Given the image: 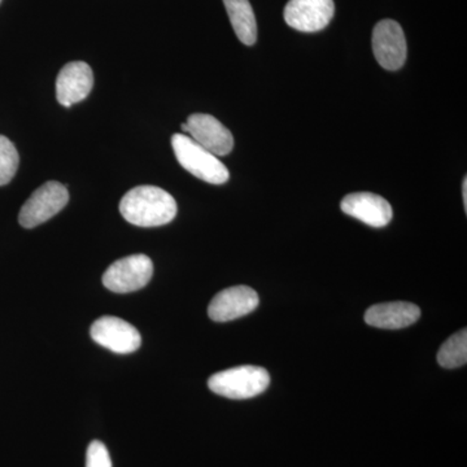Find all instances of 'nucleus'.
Segmentation results:
<instances>
[{
  "instance_id": "8",
  "label": "nucleus",
  "mask_w": 467,
  "mask_h": 467,
  "mask_svg": "<svg viewBox=\"0 0 467 467\" xmlns=\"http://www.w3.org/2000/svg\"><path fill=\"white\" fill-rule=\"evenodd\" d=\"M334 0H290L285 7V21L304 33L324 30L333 20Z\"/></svg>"
},
{
  "instance_id": "7",
  "label": "nucleus",
  "mask_w": 467,
  "mask_h": 467,
  "mask_svg": "<svg viewBox=\"0 0 467 467\" xmlns=\"http://www.w3.org/2000/svg\"><path fill=\"white\" fill-rule=\"evenodd\" d=\"M373 51L379 66L387 70H398L407 61V39L400 24L382 20L374 27Z\"/></svg>"
},
{
  "instance_id": "1",
  "label": "nucleus",
  "mask_w": 467,
  "mask_h": 467,
  "mask_svg": "<svg viewBox=\"0 0 467 467\" xmlns=\"http://www.w3.org/2000/svg\"><path fill=\"white\" fill-rule=\"evenodd\" d=\"M119 212L131 225L158 227L174 220L177 202L160 187L138 186L125 193L119 202Z\"/></svg>"
},
{
  "instance_id": "10",
  "label": "nucleus",
  "mask_w": 467,
  "mask_h": 467,
  "mask_svg": "<svg viewBox=\"0 0 467 467\" xmlns=\"http://www.w3.org/2000/svg\"><path fill=\"white\" fill-rule=\"evenodd\" d=\"M189 137L214 156H227L234 149L232 131L221 124L216 117L193 113L187 119Z\"/></svg>"
},
{
  "instance_id": "16",
  "label": "nucleus",
  "mask_w": 467,
  "mask_h": 467,
  "mask_svg": "<svg viewBox=\"0 0 467 467\" xmlns=\"http://www.w3.org/2000/svg\"><path fill=\"white\" fill-rule=\"evenodd\" d=\"M20 156L15 144L5 135H0V186H5L14 180L16 174Z\"/></svg>"
},
{
  "instance_id": "11",
  "label": "nucleus",
  "mask_w": 467,
  "mask_h": 467,
  "mask_svg": "<svg viewBox=\"0 0 467 467\" xmlns=\"http://www.w3.org/2000/svg\"><path fill=\"white\" fill-rule=\"evenodd\" d=\"M94 73L85 61H72L61 67L57 79V98L61 106L70 109L90 95Z\"/></svg>"
},
{
  "instance_id": "6",
  "label": "nucleus",
  "mask_w": 467,
  "mask_h": 467,
  "mask_svg": "<svg viewBox=\"0 0 467 467\" xmlns=\"http://www.w3.org/2000/svg\"><path fill=\"white\" fill-rule=\"evenodd\" d=\"M90 335L95 343L119 355L133 353L142 344L140 331L133 325L112 316L97 319L91 326Z\"/></svg>"
},
{
  "instance_id": "9",
  "label": "nucleus",
  "mask_w": 467,
  "mask_h": 467,
  "mask_svg": "<svg viewBox=\"0 0 467 467\" xmlns=\"http://www.w3.org/2000/svg\"><path fill=\"white\" fill-rule=\"evenodd\" d=\"M259 295L247 285H235L218 292L208 306L209 318L229 322L250 315L259 306Z\"/></svg>"
},
{
  "instance_id": "17",
  "label": "nucleus",
  "mask_w": 467,
  "mask_h": 467,
  "mask_svg": "<svg viewBox=\"0 0 467 467\" xmlns=\"http://www.w3.org/2000/svg\"><path fill=\"white\" fill-rule=\"evenodd\" d=\"M86 467H112L109 451L99 441L90 442L86 453Z\"/></svg>"
},
{
  "instance_id": "20",
  "label": "nucleus",
  "mask_w": 467,
  "mask_h": 467,
  "mask_svg": "<svg viewBox=\"0 0 467 467\" xmlns=\"http://www.w3.org/2000/svg\"><path fill=\"white\" fill-rule=\"evenodd\" d=\"M0 2H2V0H0Z\"/></svg>"
},
{
  "instance_id": "2",
  "label": "nucleus",
  "mask_w": 467,
  "mask_h": 467,
  "mask_svg": "<svg viewBox=\"0 0 467 467\" xmlns=\"http://www.w3.org/2000/svg\"><path fill=\"white\" fill-rule=\"evenodd\" d=\"M171 147L181 167L199 180L211 184H223L229 181V171L220 159L196 143L189 135L174 134L171 137Z\"/></svg>"
},
{
  "instance_id": "5",
  "label": "nucleus",
  "mask_w": 467,
  "mask_h": 467,
  "mask_svg": "<svg viewBox=\"0 0 467 467\" xmlns=\"http://www.w3.org/2000/svg\"><path fill=\"white\" fill-rule=\"evenodd\" d=\"M153 275V264L146 254H133L115 261L103 275V285L117 294L146 287Z\"/></svg>"
},
{
  "instance_id": "18",
  "label": "nucleus",
  "mask_w": 467,
  "mask_h": 467,
  "mask_svg": "<svg viewBox=\"0 0 467 467\" xmlns=\"http://www.w3.org/2000/svg\"><path fill=\"white\" fill-rule=\"evenodd\" d=\"M462 190H463V202H465V211H467V178H465V180H463Z\"/></svg>"
},
{
  "instance_id": "15",
  "label": "nucleus",
  "mask_w": 467,
  "mask_h": 467,
  "mask_svg": "<svg viewBox=\"0 0 467 467\" xmlns=\"http://www.w3.org/2000/svg\"><path fill=\"white\" fill-rule=\"evenodd\" d=\"M467 361V330L459 331L445 340L439 349L438 362L445 368H457L466 365Z\"/></svg>"
},
{
  "instance_id": "14",
  "label": "nucleus",
  "mask_w": 467,
  "mask_h": 467,
  "mask_svg": "<svg viewBox=\"0 0 467 467\" xmlns=\"http://www.w3.org/2000/svg\"><path fill=\"white\" fill-rule=\"evenodd\" d=\"M230 23L239 41L245 46L257 41V23L250 0H223Z\"/></svg>"
},
{
  "instance_id": "12",
  "label": "nucleus",
  "mask_w": 467,
  "mask_h": 467,
  "mask_svg": "<svg viewBox=\"0 0 467 467\" xmlns=\"http://www.w3.org/2000/svg\"><path fill=\"white\" fill-rule=\"evenodd\" d=\"M344 213L371 227H384L392 220V207L382 196L371 192L349 193L340 202Z\"/></svg>"
},
{
  "instance_id": "19",
  "label": "nucleus",
  "mask_w": 467,
  "mask_h": 467,
  "mask_svg": "<svg viewBox=\"0 0 467 467\" xmlns=\"http://www.w3.org/2000/svg\"><path fill=\"white\" fill-rule=\"evenodd\" d=\"M182 130H183V133H189V126H187L186 122H184V124H182Z\"/></svg>"
},
{
  "instance_id": "3",
  "label": "nucleus",
  "mask_w": 467,
  "mask_h": 467,
  "mask_svg": "<svg viewBox=\"0 0 467 467\" xmlns=\"http://www.w3.org/2000/svg\"><path fill=\"white\" fill-rule=\"evenodd\" d=\"M270 384V376L264 368L244 365L213 374L208 380L212 392L234 400L259 396Z\"/></svg>"
},
{
  "instance_id": "13",
  "label": "nucleus",
  "mask_w": 467,
  "mask_h": 467,
  "mask_svg": "<svg viewBox=\"0 0 467 467\" xmlns=\"http://www.w3.org/2000/svg\"><path fill=\"white\" fill-rule=\"evenodd\" d=\"M420 317V309L416 304L395 301L377 304L365 313V322L373 327L384 330H399L416 324Z\"/></svg>"
},
{
  "instance_id": "4",
  "label": "nucleus",
  "mask_w": 467,
  "mask_h": 467,
  "mask_svg": "<svg viewBox=\"0 0 467 467\" xmlns=\"http://www.w3.org/2000/svg\"><path fill=\"white\" fill-rule=\"evenodd\" d=\"M69 202V192L60 182H46L32 193L18 214V223L26 229L42 225L58 212L63 211Z\"/></svg>"
}]
</instances>
